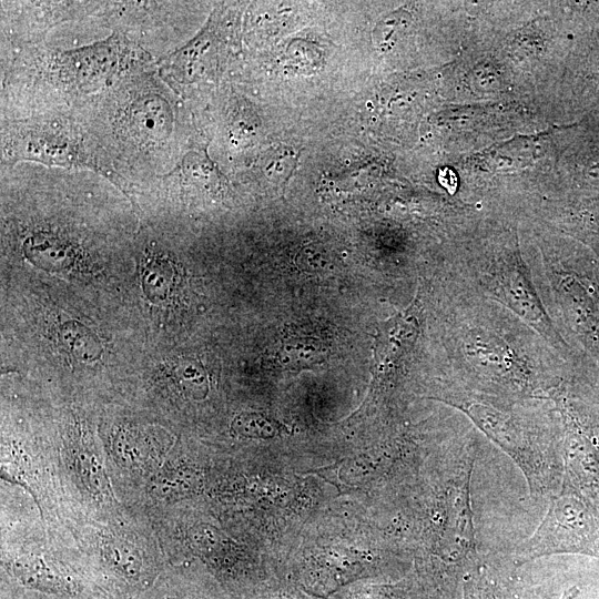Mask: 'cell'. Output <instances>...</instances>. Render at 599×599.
<instances>
[{
  "instance_id": "cell-8",
  "label": "cell",
  "mask_w": 599,
  "mask_h": 599,
  "mask_svg": "<svg viewBox=\"0 0 599 599\" xmlns=\"http://www.w3.org/2000/svg\"><path fill=\"white\" fill-rule=\"evenodd\" d=\"M463 599H518L514 588L486 565L467 570Z\"/></svg>"
},
{
  "instance_id": "cell-2",
  "label": "cell",
  "mask_w": 599,
  "mask_h": 599,
  "mask_svg": "<svg viewBox=\"0 0 599 599\" xmlns=\"http://www.w3.org/2000/svg\"><path fill=\"white\" fill-rule=\"evenodd\" d=\"M521 469L532 496L552 493L560 476L556 456L537 445L510 416L473 400L456 404Z\"/></svg>"
},
{
  "instance_id": "cell-6",
  "label": "cell",
  "mask_w": 599,
  "mask_h": 599,
  "mask_svg": "<svg viewBox=\"0 0 599 599\" xmlns=\"http://www.w3.org/2000/svg\"><path fill=\"white\" fill-rule=\"evenodd\" d=\"M194 477L192 467L181 458H167L148 479V493L155 501L174 504L193 489Z\"/></svg>"
},
{
  "instance_id": "cell-4",
  "label": "cell",
  "mask_w": 599,
  "mask_h": 599,
  "mask_svg": "<svg viewBox=\"0 0 599 599\" xmlns=\"http://www.w3.org/2000/svg\"><path fill=\"white\" fill-rule=\"evenodd\" d=\"M65 466L87 496L98 504L112 506L114 497L102 454L85 434L72 437L67 444Z\"/></svg>"
},
{
  "instance_id": "cell-11",
  "label": "cell",
  "mask_w": 599,
  "mask_h": 599,
  "mask_svg": "<svg viewBox=\"0 0 599 599\" xmlns=\"http://www.w3.org/2000/svg\"><path fill=\"white\" fill-rule=\"evenodd\" d=\"M353 599H392L387 593L385 592H373L369 590L368 592H363L359 596H356Z\"/></svg>"
},
{
  "instance_id": "cell-3",
  "label": "cell",
  "mask_w": 599,
  "mask_h": 599,
  "mask_svg": "<svg viewBox=\"0 0 599 599\" xmlns=\"http://www.w3.org/2000/svg\"><path fill=\"white\" fill-rule=\"evenodd\" d=\"M172 443L153 430L122 428L110 440V455L128 475L150 479L167 459Z\"/></svg>"
},
{
  "instance_id": "cell-1",
  "label": "cell",
  "mask_w": 599,
  "mask_h": 599,
  "mask_svg": "<svg viewBox=\"0 0 599 599\" xmlns=\"http://www.w3.org/2000/svg\"><path fill=\"white\" fill-rule=\"evenodd\" d=\"M560 554L599 558V510L566 479L538 528L516 547L514 564Z\"/></svg>"
},
{
  "instance_id": "cell-10",
  "label": "cell",
  "mask_w": 599,
  "mask_h": 599,
  "mask_svg": "<svg viewBox=\"0 0 599 599\" xmlns=\"http://www.w3.org/2000/svg\"><path fill=\"white\" fill-rule=\"evenodd\" d=\"M132 110V123L135 132L155 136L162 134L167 125V112L156 99H143Z\"/></svg>"
},
{
  "instance_id": "cell-5",
  "label": "cell",
  "mask_w": 599,
  "mask_h": 599,
  "mask_svg": "<svg viewBox=\"0 0 599 599\" xmlns=\"http://www.w3.org/2000/svg\"><path fill=\"white\" fill-rule=\"evenodd\" d=\"M98 540L104 561L119 575L139 580L146 562L148 546L134 531L120 526L102 527Z\"/></svg>"
},
{
  "instance_id": "cell-7",
  "label": "cell",
  "mask_w": 599,
  "mask_h": 599,
  "mask_svg": "<svg viewBox=\"0 0 599 599\" xmlns=\"http://www.w3.org/2000/svg\"><path fill=\"white\" fill-rule=\"evenodd\" d=\"M8 566L21 582L32 588L49 592L68 590L63 579L40 554H17L10 558Z\"/></svg>"
},
{
  "instance_id": "cell-9",
  "label": "cell",
  "mask_w": 599,
  "mask_h": 599,
  "mask_svg": "<svg viewBox=\"0 0 599 599\" xmlns=\"http://www.w3.org/2000/svg\"><path fill=\"white\" fill-rule=\"evenodd\" d=\"M143 284L150 298L165 300L174 288V266L165 257L154 256L145 262Z\"/></svg>"
}]
</instances>
